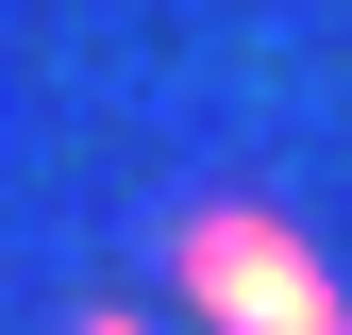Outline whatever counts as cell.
Returning a JSON list of instances; mask_svg holds the SVG:
<instances>
[{
    "label": "cell",
    "instance_id": "obj_1",
    "mask_svg": "<svg viewBox=\"0 0 352 335\" xmlns=\"http://www.w3.org/2000/svg\"><path fill=\"white\" fill-rule=\"evenodd\" d=\"M185 285L218 335H352V302L319 285V251H302L285 218H201L185 235Z\"/></svg>",
    "mask_w": 352,
    "mask_h": 335
},
{
    "label": "cell",
    "instance_id": "obj_2",
    "mask_svg": "<svg viewBox=\"0 0 352 335\" xmlns=\"http://www.w3.org/2000/svg\"><path fill=\"white\" fill-rule=\"evenodd\" d=\"M101 335H118V319H101Z\"/></svg>",
    "mask_w": 352,
    "mask_h": 335
}]
</instances>
